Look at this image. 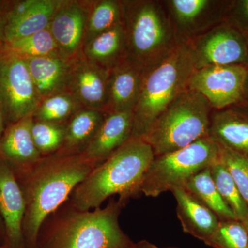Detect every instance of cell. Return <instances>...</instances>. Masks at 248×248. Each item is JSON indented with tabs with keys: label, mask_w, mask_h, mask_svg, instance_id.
Here are the masks:
<instances>
[{
	"label": "cell",
	"mask_w": 248,
	"mask_h": 248,
	"mask_svg": "<svg viewBox=\"0 0 248 248\" xmlns=\"http://www.w3.org/2000/svg\"><path fill=\"white\" fill-rule=\"evenodd\" d=\"M95 166L81 154L42 156L27 169L23 234L26 248H37L47 218L55 213Z\"/></svg>",
	"instance_id": "obj_1"
},
{
	"label": "cell",
	"mask_w": 248,
	"mask_h": 248,
	"mask_svg": "<svg viewBox=\"0 0 248 248\" xmlns=\"http://www.w3.org/2000/svg\"><path fill=\"white\" fill-rule=\"evenodd\" d=\"M151 146L143 139L130 138L91 171L71 194V206L79 211L100 208L115 195L126 203L140 195L142 179L154 159Z\"/></svg>",
	"instance_id": "obj_2"
},
{
	"label": "cell",
	"mask_w": 248,
	"mask_h": 248,
	"mask_svg": "<svg viewBox=\"0 0 248 248\" xmlns=\"http://www.w3.org/2000/svg\"><path fill=\"white\" fill-rule=\"evenodd\" d=\"M124 202L112 200L104 208L71 210L41 232L37 248H130L135 243L122 231L119 217Z\"/></svg>",
	"instance_id": "obj_3"
},
{
	"label": "cell",
	"mask_w": 248,
	"mask_h": 248,
	"mask_svg": "<svg viewBox=\"0 0 248 248\" xmlns=\"http://www.w3.org/2000/svg\"><path fill=\"white\" fill-rule=\"evenodd\" d=\"M126 60L142 72L157 66L178 44L162 0H120Z\"/></svg>",
	"instance_id": "obj_4"
},
{
	"label": "cell",
	"mask_w": 248,
	"mask_h": 248,
	"mask_svg": "<svg viewBox=\"0 0 248 248\" xmlns=\"http://www.w3.org/2000/svg\"><path fill=\"white\" fill-rule=\"evenodd\" d=\"M195 62L187 44L177 46L157 66L143 72L138 102L133 110L131 138L142 139L155 120L188 89Z\"/></svg>",
	"instance_id": "obj_5"
},
{
	"label": "cell",
	"mask_w": 248,
	"mask_h": 248,
	"mask_svg": "<svg viewBox=\"0 0 248 248\" xmlns=\"http://www.w3.org/2000/svg\"><path fill=\"white\" fill-rule=\"evenodd\" d=\"M213 108L201 93L186 89L155 120L143 140L154 156L182 149L208 137Z\"/></svg>",
	"instance_id": "obj_6"
},
{
	"label": "cell",
	"mask_w": 248,
	"mask_h": 248,
	"mask_svg": "<svg viewBox=\"0 0 248 248\" xmlns=\"http://www.w3.org/2000/svg\"><path fill=\"white\" fill-rule=\"evenodd\" d=\"M220 158V146L209 137L172 153L155 156L140 186V194L158 196L184 188L191 178L209 169Z\"/></svg>",
	"instance_id": "obj_7"
},
{
	"label": "cell",
	"mask_w": 248,
	"mask_h": 248,
	"mask_svg": "<svg viewBox=\"0 0 248 248\" xmlns=\"http://www.w3.org/2000/svg\"><path fill=\"white\" fill-rule=\"evenodd\" d=\"M4 43L0 45V104L10 125L33 115L42 99L24 60Z\"/></svg>",
	"instance_id": "obj_8"
},
{
	"label": "cell",
	"mask_w": 248,
	"mask_h": 248,
	"mask_svg": "<svg viewBox=\"0 0 248 248\" xmlns=\"http://www.w3.org/2000/svg\"><path fill=\"white\" fill-rule=\"evenodd\" d=\"M231 0H162L178 45L225 22Z\"/></svg>",
	"instance_id": "obj_9"
},
{
	"label": "cell",
	"mask_w": 248,
	"mask_h": 248,
	"mask_svg": "<svg viewBox=\"0 0 248 248\" xmlns=\"http://www.w3.org/2000/svg\"><path fill=\"white\" fill-rule=\"evenodd\" d=\"M193 54L196 70L210 66L248 67V40L226 22L187 44Z\"/></svg>",
	"instance_id": "obj_10"
},
{
	"label": "cell",
	"mask_w": 248,
	"mask_h": 248,
	"mask_svg": "<svg viewBox=\"0 0 248 248\" xmlns=\"http://www.w3.org/2000/svg\"><path fill=\"white\" fill-rule=\"evenodd\" d=\"M248 67L241 65L210 66L195 70L188 89L206 98L214 110L235 107L244 93Z\"/></svg>",
	"instance_id": "obj_11"
},
{
	"label": "cell",
	"mask_w": 248,
	"mask_h": 248,
	"mask_svg": "<svg viewBox=\"0 0 248 248\" xmlns=\"http://www.w3.org/2000/svg\"><path fill=\"white\" fill-rule=\"evenodd\" d=\"M89 6L90 0H62L49 27L62 58L83 55Z\"/></svg>",
	"instance_id": "obj_12"
},
{
	"label": "cell",
	"mask_w": 248,
	"mask_h": 248,
	"mask_svg": "<svg viewBox=\"0 0 248 248\" xmlns=\"http://www.w3.org/2000/svg\"><path fill=\"white\" fill-rule=\"evenodd\" d=\"M109 71L84 55L72 60L66 91L84 108L106 112L108 99Z\"/></svg>",
	"instance_id": "obj_13"
},
{
	"label": "cell",
	"mask_w": 248,
	"mask_h": 248,
	"mask_svg": "<svg viewBox=\"0 0 248 248\" xmlns=\"http://www.w3.org/2000/svg\"><path fill=\"white\" fill-rule=\"evenodd\" d=\"M26 202L14 173L4 161L0 162V215L4 219L7 248H26L23 222Z\"/></svg>",
	"instance_id": "obj_14"
},
{
	"label": "cell",
	"mask_w": 248,
	"mask_h": 248,
	"mask_svg": "<svg viewBox=\"0 0 248 248\" xmlns=\"http://www.w3.org/2000/svg\"><path fill=\"white\" fill-rule=\"evenodd\" d=\"M133 130L132 111L105 112L97 133L81 154L96 167L130 140Z\"/></svg>",
	"instance_id": "obj_15"
},
{
	"label": "cell",
	"mask_w": 248,
	"mask_h": 248,
	"mask_svg": "<svg viewBox=\"0 0 248 248\" xmlns=\"http://www.w3.org/2000/svg\"><path fill=\"white\" fill-rule=\"evenodd\" d=\"M208 137L248 159V114L239 108L213 110Z\"/></svg>",
	"instance_id": "obj_16"
},
{
	"label": "cell",
	"mask_w": 248,
	"mask_h": 248,
	"mask_svg": "<svg viewBox=\"0 0 248 248\" xmlns=\"http://www.w3.org/2000/svg\"><path fill=\"white\" fill-rule=\"evenodd\" d=\"M142 76L141 70L127 60L110 70L106 112H133L140 95Z\"/></svg>",
	"instance_id": "obj_17"
},
{
	"label": "cell",
	"mask_w": 248,
	"mask_h": 248,
	"mask_svg": "<svg viewBox=\"0 0 248 248\" xmlns=\"http://www.w3.org/2000/svg\"><path fill=\"white\" fill-rule=\"evenodd\" d=\"M172 192L183 231L207 245L220 220L185 188L175 189Z\"/></svg>",
	"instance_id": "obj_18"
},
{
	"label": "cell",
	"mask_w": 248,
	"mask_h": 248,
	"mask_svg": "<svg viewBox=\"0 0 248 248\" xmlns=\"http://www.w3.org/2000/svg\"><path fill=\"white\" fill-rule=\"evenodd\" d=\"M23 60L42 100L66 91L73 60H66L60 55Z\"/></svg>",
	"instance_id": "obj_19"
},
{
	"label": "cell",
	"mask_w": 248,
	"mask_h": 248,
	"mask_svg": "<svg viewBox=\"0 0 248 248\" xmlns=\"http://www.w3.org/2000/svg\"><path fill=\"white\" fill-rule=\"evenodd\" d=\"M32 116L10 124L0 140V155L27 169L42 157L37 151L32 135Z\"/></svg>",
	"instance_id": "obj_20"
},
{
	"label": "cell",
	"mask_w": 248,
	"mask_h": 248,
	"mask_svg": "<svg viewBox=\"0 0 248 248\" xmlns=\"http://www.w3.org/2000/svg\"><path fill=\"white\" fill-rule=\"evenodd\" d=\"M83 55L108 71L126 60L123 22L90 40L84 45Z\"/></svg>",
	"instance_id": "obj_21"
},
{
	"label": "cell",
	"mask_w": 248,
	"mask_h": 248,
	"mask_svg": "<svg viewBox=\"0 0 248 248\" xmlns=\"http://www.w3.org/2000/svg\"><path fill=\"white\" fill-rule=\"evenodd\" d=\"M105 112L82 108L66 124L64 141L56 153L70 155L81 154L94 138L104 120Z\"/></svg>",
	"instance_id": "obj_22"
},
{
	"label": "cell",
	"mask_w": 248,
	"mask_h": 248,
	"mask_svg": "<svg viewBox=\"0 0 248 248\" xmlns=\"http://www.w3.org/2000/svg\"><path fill=\"white\" fill-rule=\"evenodd\" d=\"M62 0H36L32 9L17 20L6 25L5 42L32 35L50 27Z\"/></svg>",
	"instance_id": "obj_23"
},
{
	"label": "cell",
	"mask_w": 248,
	"mask_h": 248,
	"mask_svg": "<svg viewBox=\"0 0 248 248\" xmlns=\"http://www.w3.org/2000/svg\"><path fill=\"white\" fill-rule=\"evenodd\" d=\"M184 188L211 210L220 221L237 219L222 200L210 174V168L191 178Z\"/></svg>",
	"instance_id": "obj_24"
},
{
	"label": "cell",
	"mask_w": 248,
	"mask_h": 248,
	"mask_svg": "<svg viewBox=\"0 0 248 248\" xmlns=\"http://www.w3.org/2000/svg\"><path fill=\"white\" fill-rule=\"evenodd\" d=\"M122 22L120 0H90L84 45L96 36L117 27Z\"/></svg>",
	"instance_id": "obj_25"
},
{
	"label": "cell",
	"mask_w": 248,
	"mask_h": 248,
	"mask_svg": "<svg viewBox=\"0 0 248 248\" xmlns=\"http://www.w3.org/2000/svg\"><path fill=\"white\" fill-rule=\"evenodd\" d=\"M82 108H84L71 93L63 91L42 99L32 117L35 121L66 124Z\"/></svg>",
	"instance_id": "obj_26"
},
{
	"label": "cell",
	"mask_w": 248,
	"mask_h": 248,
	"mask_svg": "<svg viewBox=\"0 0 248 248\" xmlns=\"http://www.w3.org/2000/svg\"><path fill=\"white\" fill-rule=\"evenodd\" d=\"M210 174L222 200L239 221L248 217V205L239 193L228 170L219 160L210 168Z\"/></svg>",
	"instance_id": "obj_27"
},
{
	"label": "cell",
	"mask_w": 248,
	"mask_h": 248,
	"mask_svg": "<svg viewBox=\"0 0 248 248\" xmlns=\"http://www.w3.org/2000/svg\"><path fill=\"white\" fill-rule=\"evenodd\" d=\"M4 44L11 52L23 59L59 55L56 42L49 28L28 37Z\"/></svg>",
	"instance_id": "obj_28"
},
{
	"label": "cell",
	"mask_w": 248,
	"mask_h": 248,
	"mask_svg": "<svg viewBox=\"0 0 248 248\" xmlns=\"http://www.w3.org/2000/svg\"><path fill=\"white\" fill-rule=\"evenodd\" d=\"M65 132L66 124L33 120L32 138L36 148L42 156H49L59 151L64 141Z\"/></svg>",
	"instance_id": "obj_29"
},
{
	"label": "cell",
	"mask_w": 248,
	"mask_h": 248,
	"mask_svg": "<svg viewBox=\"0 0 248 248\" xmlns=\"http://www.w3.org/2000/svg\"><path fill=\"white\" fill-rule=\"evenodd\" d=\"M207 246L212 248H248V232L238 219L221 220Z\"/></svg>",
	"instance_id": "obj_30"
},
{
	"label": "cell",
	"mask_w": 248,
	"mask_h": 248,
	"mask_svg": "<svg viewBox=\"0 0 248 248\" xmlns=\"http://www.w3.org/2000/svg\"><path fill=\"white\" fill-rule=\"evenodd\" d=\"M220 146V161L224 165L239 193L248 205V159L243 155Z\"/></svg>",
	"instance_id": "obj_31"
},
{
	"label": "cell",
	"mask_w": 248,
	"mask_h": 248,
	"mask_svg": "<svg viewBox=\"0 0 248 248\" xmlns=\"http://www.w3.org/2000/svg\"><path fill=\"white\" fill-rule=\"evenodd\" d=\"M225 22L235 28L248 40V0H231Z\"/></svg>",
	"instance_id": "obj_32"
},
{
	"label": "cell",
	"mask_w": 248,
	"mask_h": 248,
	"mask_svg": "<svg viewBox=\"0 0 248 248\" xmlns=\"http://www.w3.org/2000/svg\"><path fill=\"white\" fill-rule=\"evenodd\" d=\"M8 1H0V45L5 42V31L7 25L6 9Z\"/></svg>",
	"instance_id": "obj_33"
},
{
	"label": "cell",
	"mask_w": 248,
	"mask_h": 248,
	"mask_svg": "<svg viewBox=\"0 0 248 248\" xmlns=\"http://www.w3.org/2000/svg\"><path fill=\"white\" fill-rule=\"evenodd\" d=\"M235 107L239 108V109L244 111L248 114V75L247 79H246V84H245L244 91L243 93L242 97L241 100L237 105Z\"/></svg>",
	"instance_id": "obj_34"
},
{
	"label": "cell",
	"mask_w": 248,
	"mask_h": 248,
	"mask_svg": "<svg viewBox=\"0 0 248 248\" xmlns=\"http://www.w3.org/2000/svg\"><path fill=\"white\" fill-rule=\"evenodd\" d=\"M130 248H159L156 245L153 243L149 242L146 240H142L138 243H135V244Z\"/></svg>",
	"instance_id": "obj_35"
},
{
	"label": "cell",
	"mask_w": 248,
	"mask_h": 248,
	"mask_svg": "<svg viewBox=\"0 0 248 248\" xmlns=\"http://www.w3.org/2000/svg\"><path fill=\"white\" fill-rule=\"evenodd\" d=\"M6 120L5 117L4 112L3 110L2 107L0 104V140L4 135L5 130V124H6Z\"/></svg>",
	"instance_id": "obj_36"
},
{
	"label": "cell",
	"mask_w": 248,
	"mask_h": 248,
	"mask_svg": "<svg viewBox=\"0 0 248 248\" xmlns=\"http://www.w3.org/2000/svg\"><path fill=\"white\" fill-rule=\"evenodd\" d=\"M243 223H244V224L245 225V226H246L248 232V217L247 219H246V221H245L244 222H243Z\"/></svg>",
	"instance_id": "obj_37"
},
{
	"label": "cell",
	"mask_w": 248,
	"mask_h": 248,
	"mask_svg": "<svg viewBox=\"0 0 248 248\" xmlns=\"http://www.w3.org/2000/svg\"><path fill=\"white\" fill-rule=\"evenodd\" d=\"M165 248H182L179 247H175V246H170V247H167Z\"/></svg>",
	"instance_id": "obj_38"
},
{
	"label": "cell",
	"mask_w": 248,
	"mask_h": 248,
	"mask_svg": "<svg viewBox=\"0 0 248 248\" xmlns=\"http://www.w3.org/2000/svg\"></svg>",
	"instance_id": "obj_39"
}]
</instances>
